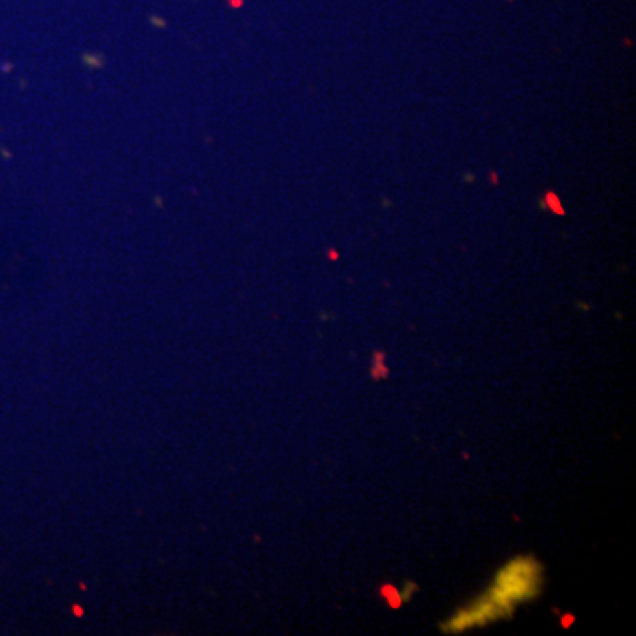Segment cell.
<instances>
[{"label": "cell", "instance_id": "obj_1", "mask_svg": "<svg viewBox=\"0 0 636 636\" xmlns=\"http://www.w3.org/2000/svg\"><path fill=\"white\" fill-rule=\"evenodd\" d=\"M543 573L541 566L532 557H520L511 560L500 569L493 585L484 596L469 606L462 608L444 626L447 633H462L470 628L490 624L500 617L511 615L522 603L534 599L541 591Z\"/></svg>", "mask_w": 636, "mask_h": 636}]
</instances>
